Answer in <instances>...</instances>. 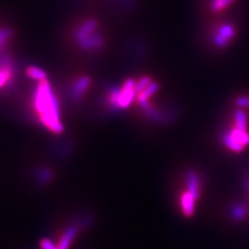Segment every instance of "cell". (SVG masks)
<instances>
[{
  "instance_id": "1",
  "label": "cell",
  "mask_w": 249,
  "mask_h": 249,
  "mask_svg": "<svg viewBox=\"0 0 249 249\" xmlns=\"http://www.w3.org/2000/svg\"><path fill=\"white\" fill-rule=\"evenodd\" d=\"M34 106L41 123L53 133H61L64 124L60 122L59 103L50 83L44 80L36 85L34 93Z\"/></svg>"
},
{
  "instance_id": "2",
  "label": "cell",
  "mask_w": 249,
  "mask_h": 249,
  "mask_svg": "<svg viewBox=\"0 0 249 249\" xmlns=\"http://www.w3.org/2000/svg\"><path fill=\"white\" fill-rule=\"evenodd\" d=\"M135 82L133 79H128L124 83L123 88L120 89V93L116 102V107L118 108H127L132 103V100L135 95Z\"/></svg>"
},
{
  "instance_id": "3",
  "label": "cell",
  "mask_w": 249,
  "mask_h": 249,
  "mask_svg": "<svg viewBox=\"0 0 249 249\" xmlns=\"http://www.w3.org/2000/svg\"><path fill=\"white\" fill-rule=\"evenodd\" d=\"M78 43L84 49H98L102 45V37L95 31L88 35L76 36Z\"/></svg>"
},
{
  "instance_id": "4",
  "label": "cell",
  "mask_w": 249,
  "mask_h": 249,
  "mask_svg": "<svg viewBox=\"0 0 249 249\" xmlns=\"http://www.w3.org/2000/svg\"><path fill=\"white\" fill-rule=\"evenodd\" d=\"M158 89H159L158 83L152 82L144 90L138 92L137 100H138L140 106H142V108H143L145 111L147 110V109L151 108L150 104H149V101H147V100H149V98L152 97L154 93L158 90Z\"/></svg>"
},
{
  "instance_id": "5",
  "label": "cell",
  "mask_w": 249,
  "mask_h": 249,
  "mask_svg": "<svg viewBox=\"0 0 249 249\" xmlns=\"http://www.w3.org/2000/svg\"><path fill=\"white\" fill-rule=\"evenodd\" d=\"M196 198L190 193L188 190L183 193L182 198H181V204H182V210L185 216H192L194 212V202H196Z\"/></svg>"
},
{
  "instance_id": "6",
  "label": "cell",
  "mask_w": 249,
  "mask_h": 249,
  "mask_svg": "<svg viewBox=\"0 0 249 249\" xmlns=\"http://www.w3.org/2000/svg\"><path fill=\"white\" fill-rule=\"evenodd\" d=\"M187 186H188V191L197 199L199 197V181L194 171H189L187 174Z\"/></svg>"
},
{
  "instance_id": "7",
  "label": "cell",
  "mask_w": 249,
  "mask_h": 249,
  "mask_svg": "<svg viewBox=\"0 0 249 249\" xmlns=\"http://www.w3.org/2000/svg\"><path fill=\"white\" fill-rule=\"evenodd\" d=\"M89 84H90V79L89 77H82L79 80H77L74 85V89L72 90L74 99L76 100L80 99L83 96L84 91L87 90L88 88L89 87Z\"/></svg>"
},
{
  "instance_id": "8",
  "label": "cell",
  "mask_w": 249,
  "mask_h": 249,
  "mask_svg": "<svg viewBox=\"0 0 249 249\" xmlns=\"http://www.w3.org/2000/svg\"><path fill=\"white\" fill-rule=\"evenodd\" d=\"M223 142L229 147L230 150H231L233 152H241L244 150V145L241 144L238 140L231 135V132H229V133H225L223 135Z\"/></svg>"
},
{
  "instance_id": "9",
  "label": "cell",
  "mask_w": 249,
  "mask_h": 249,
  "mask_svg": "<svg viewBox=\"0 0 249 249\" xmlns=\"http://www.w3.org/2000/svg\"><path fill=\"white\" fill-rule=\"evenodd\" d=\"M77 232V228L76 227H71L67 230V231L65 232V235L62 236V238L60 239V242L57 246L58 249H68V247L71 244L72 240L74 239V237L76 236Z\"/></svg>"
},
{
  "instance_id": "10",
  "label": "cell",
  "mask_w": 249,
  "mask_h": 249,
  "mask_svg": "<svg viewBox=\"0 0 249 249\" xmlns=\"http://www.w3.org/2000/svg\"><path fill=\"white\" fill-rule=\"evenodd\" d=\"M235 122L236 129L241 131H247V118L246 114L241 109H237L235 111Z\"/></svg>"
},
{
  "instance_id": "11",
  "label": "cell",
  "mask_w": 249,
  "mask_h": 249,
  "mask_svg": "<svg viewBox=\"0 0 249 249\" xmlns=\"http://www.w3.org/2000/svg\"><path fill=\"white\" fill-rule=\"evenodd\" d=\"M26 73L30 78H33V79L37 80V81H44L47 78V75L43 71V70L38 69L36 67H29L26 70Z\"/></svg>"
},
{
  "instance_id": "12",
  "label": "cell",
  "mask_w": 249,
  "mask_h": 249,
  "mask_svg": "<svg viewBox=\"0 0 249 249\" xmlns=\"http://www.w3.org/2000/svg\"><path fill=\"white\" fill-rule=\"evenodd\" d=\"M217 35L223 37L224 40L230 42L231 38L235 36V29H233V27L230 24H224L219 28V30H218Z\"/></svg>"
},
{
  "instance_id": "13",
  "label": "cell",
  "mask_w": 249,
  "mask_h": 249,
  "mask_svg": "<svg viewBox=\"0 0 249 249\" xmlns=\"http://www.w3.org/2000/svg\"><path fill=\"white\" fill-rule=\"evenodd\" d=\"M231 133L241 144H243L244 146L249 145V134L247 133V131H241L235 128Z\"/></svg>"
},
{
  "instance_id": "14",
  "label": "cell",
  "mask_w": 249,
  "mask_h": 249,
  "mask_svg": "<svg viewBox=\"0 0 249 249\" xmlns=\"http://www.w3.org/2000/svg\"><path fill=\"white\" fill-rule=\"evenodd\" d=\"M235 0H213L211 3V11L212 12H219L224 9H227Z\"/></svg>"
},
{
  "instance_id": "15",
  "label": "cell",
  "mask_w": 249,
  "mask_h": 249,
  "mask_svg": "<svg viewBox=\"0 0 249 249\" xmlns=\"http://www.w3.org/2000/svg\"><path fill=\"white\" fill-rule=\"evenodd\" d=\"M12 69L10 66H5L2 69H0V88L3 87V85L9 81L12 78Z\"/></svg>"
},
{
  "instance_id": "16",
  "label": "cell",
  "mask_w": 249,
  "mask_h": 249,
  "mask_svg": "<svg viewBox=\"0 0 249 249\" xmlns=\"http://www.w3.org/2000/svg\"><path fill=\"white\" fill-rule=\"evenodd\" d=\"M12 36L11 29H0V49L3 48Z\"/></svg>"
},
{
  "instance_id": "17",
  "label": "cell",
  "mask_w": 249,
  "mask_h": 249,
  "mask_svg": "<svg viewBox=\"0 0 249 249\" xmlns=\"http://www.w3.org/2000/svg\"><path fill=\"white\" fill-rule=\"evenodd\" d=\"M152 83V81H151V78L150 77H147V76H145V77H143L142 80H140L136 85H135V90H136V92L138 93V92H140V91H142V90H144L147 87H149V85Z\"/></svg>"
},
{
  "instance_id": "18",
  "label": "cell",
  "mask_w": 249,
  "mask_h": 249,
  "mask_svg": "<svg viewBox=\"0 0 249 249\" xmlns=\"http://www.w3.org/2000/svg\"><path fill=\"white\" fill-rule=\"evenodd\" d=\"M235 104L239 108H249V96L238 97L235 100Z\"/></svg>"
},
{
  "instance_id": "19",
  "label": "cell",
  "mask_w": 249,
  "mask_h": 249,
  "mask_svg": "<svg viewBox=\"0 0 249 249\" xmlns=\"http://www.w3.org/2000/svg\"><path fill=\"white\" fill-rule=\"evenodd\" d=\"M41 247L42 249H58L55 245H54L50 240L43 239L41 241Z\"/></svg>"
}]
</instances>
